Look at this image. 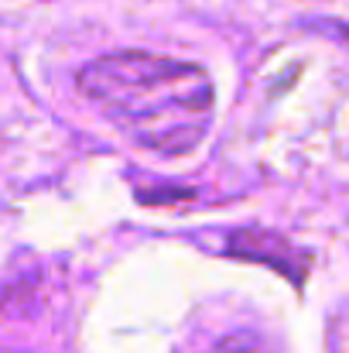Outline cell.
<instances>
[{
  "mask_svg": "<svg viewBox=\"0 0 349 353\" xmlns=\"http://www.w3.org/2000/svg\"><path fill=\"white\" fill-rule=\"evenodd\" d=\"M79 93L140 148L182 158L213 123L216 90L202 65L151 52H114L79 72Z\"/></svg>",
  "mask_w": 349,
  "mask_h": 353,
  "instance_id": "obj_1",
  "label": "cell"
},
{
  "mask_svg": "<svg viewBox=\"0 0 349 353\" xmlns=\"http://www.w3.org/2000/svg\"><path fill=\"white\" fill-rule=\"evenodd\" d=\"M226 254L253 261V264H264V268H274L295 285H305V274H308V264H312V257L305 250H298L288 236L271 234V230H257V227L233 230L226 236Z\"/></svg>",
  "mask_w": 349,
  "mask_h": 353,
  "instance_id": "obj_2",
  "label": "cell"
},
{
  "mask_svg": "<svg viewBox=\"0 0 349 353\" xmlns=\"http://www.w3.org/2000/svg\"><path fill=\"white\" fill-rule=\"evenodd\" d=\"M206 353H274V347L253 330H236V333H226L223 340H216Z\"/></svg>",
  "mask_w": 349,
  "mask_h": 353,
  "instance_id": "obj_3",
  "label": "cell"
}]
</instances>
